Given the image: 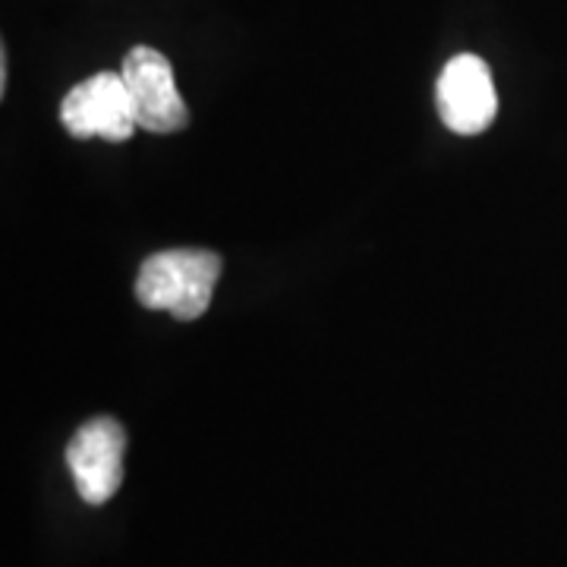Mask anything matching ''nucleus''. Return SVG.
I'll list each match as a JSON object with an SVG mask.
<instances>
[{
	"label": "nucleus",
	"mask_w": 567,
	"mask_h": 567,
	"mask_svg": "<svg viewBox=\"0 0 567 567\" xmlns=\"http://www.w3.org/2000/svg\"><path fill=\"white\" fill-rule=\"evenodd\" d=\"M221 278V256L208 249H164L148 256L136 278V300L145 309L171 312L181 322L199 319Z\"/></svg>",
	"instance_id": "f257e3e1"
},
{
	"label": "nucleus",
	"mask_w": 567,
	"mask_h": 567,
	"mask_svg": "<svg viewBox=\"0 0 567 567\" xmlns=\"http://www.w3.org/2000/svg\"><path fill=\"white\" fill-rule=\"evenodd\" d=\"M121 76L126 82L133 114L142 130L177 133L189 123V107L183 104L181 92H177L174 66L162 51H155L148 44H136L123 58Z\"/></svg>",
	"instance_id": "f03ea898"
},
{
	"label": "nucleus",
	"mask_w": 567,
	"mask_h": 567,
	"mask_svg": "<svg viewBox=\"0 0 567 567\" xmlns=\"http://www.w3.org/2000/svg\"><path fill=\"white\" fill-rule=\"evenodd\" d=\"M61 123L76 140L102 136L107 142H126L140 126L121 73H95L70 89L61 102Z\"/></svg>",
	"instance_id": "7ed1b4c3"
},
{
	"label": "nucleus",
	"mask_w": 567,
	"mask_h": 567,
	"mask_svg": "<svg viewBox=\"0 0 567 567\" xmlns=\"http://www.w3.org/2000/svg\"><path fill=\"white\" fill-rule=\"evenodd\" d=\"M123 454L126 432L117 420L95 416L76 429L66 445V464L85 505H104L117 495L123 483Z\"/></svg>",
	"instance_id": "20e7f679"
},
{
	"label": "nucleus",
	"mask_w": 567,
	"mask_h": 567,
	"mask_svg": "<svg viewBox=\"0 0 567 567\" xmlns=\"http://www.w3.org/2000/svg\"><path fill=\"white\" fill-rule=\"evenodd\" d=\"M435 102L447 130L461 136L483 133L498 114V95H495V82H492L486 61L476 54L451 58L439 76Z\"/></svg>",
	"instance_id": "39448f33"
}]
</instances>
